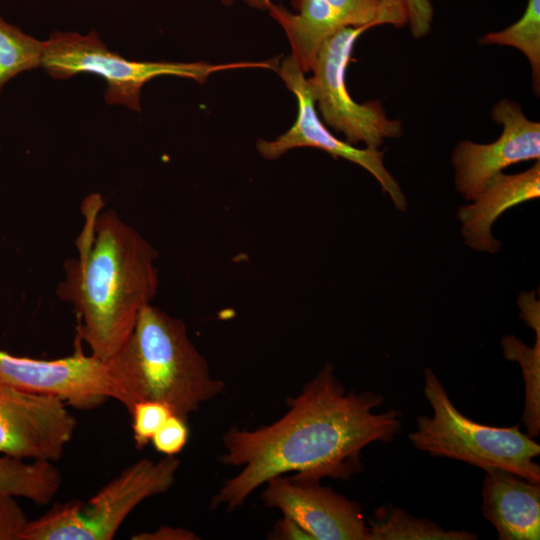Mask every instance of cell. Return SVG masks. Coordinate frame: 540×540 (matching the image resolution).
I'll list each match as a JSON object with an SVG mask.
<instances>
[{"label":"cell","mask_w":540,"mask_h":540,"mask_svg":"<svg viewBox=\"0 0 540 540\" xmlns=\"http://www.w3.org/2000/svg\"><path fill=\"white\" fill-rule=\"evenodd\" d=\"M383 402L376 392H346L327 363L287 401L289 409L279 420L255 430L233 427L224 435L220 462L242 470L223 483L212 509H236L259 486L290 472L308 481H347L361 473L362 450L373 442H392L402 429L400 411L373 412Z\"/></svg>","instance_id":"cell-1"},{"label":"cell","mask_w":540,"mask_h":540,"mask_svg":"<svg viewBox=\"0 0 540 540\" xmlns=\"http://www.w3.org/2000/svg\"><path fill=\"white\" fill-rule=\"evenodd\" d=\"M88 201L79 256L67 263L58 295L73 305L79 334L92 355L107 360L122 347L157 292V253L115 212L97 214L99 197Z\"/></svg>","instance_id":"cell-2"},{"label":"cell","mask_w":540,"mask_h":540,"mask_svg":"<svg viewBox=\"0 0 540 540\" xmlns=\"http://www.w3.org/2000/svg\"><path fill=\"white\" fill-rule=\"evenodd\" d=\"M118 400L130 412L141 401L165 404L186 419L224 390L188 337L183 321L146 305L122 347L107 359Z\"/></svg>","instance_id":"cell-3"},{"label":"cell","mask_w":540,"mask_h":540,"mask_svg":"<svg viewBox=\"0 0 540 540\" xmlns=\"http://www.w3.org/2000/svg\"><path fill=\"white\" fill-rule=\"evenodd\" d=\"M424 395L433 415H420L408 434L418 450L434 457L463 461L485 471L502 469L540 484V466L534 458L540 445L519 429L481 424L462 414L435 373L424 371Z\"/></svg>","instance_id":"cell-4"},{"label":"cell","mask_w":540,"mask_h":540,"mask_svg":"<svg viewBox=\"0 0 540 540\" xmlns=\"http://www.w3.org/2000/svg\"><path fill=\"white\" fill-rule=\"evenodd\" d=\"M277 65L276 59L222 64L128 60L109 50L95 30L85 35L54 32L45 40L41 62V67L55 79H67L79 73L102 77L106 81L107 103L138 112L143 86L156 77L176 76L204 84L216 72L242 68L275 70Z\"/></svg>","instance_id":"cell-5"},{"label":"cell","mask_w":540,"mask_h":540,"mask_svg":"<svg viewBox=\"0 0 540 540\" xmlns=\"http://www.w3.org/2000/svg\"><path fill=\"white\" fill-rule=\"evenodd\" d=\"M179 466L174 456L157 462L141 459L87 503L73 500L56 504L41 517L29 520L24 540H110L137 505L171 488Z\"/></svg>","instance_id":"cell-6"},{"label":"cell","mask_w":540,"mask_h":540,"mask_svg":"<svg viewBox=\"0 0 540 540\" xmlns=\"http://www.w3.org/2000/svg\"><path fill=\"white\" fill-rule=\"evenodd\" d=\"M370 28L346 27L330 37L320 48L307 81L325 125L352 145L362 142L366 148L378 149L385 138L402 135L401 121L388 118L379 100L354 101L345 80L354 45Z\"/></svg>","instance_id":"cell-7"},{"label":"cell","mask_w":540,"mask_h":540,"mask_svg":"<svg viewBox=\"0 0 540 540\" xmlns=\"http://www.w3.org/2000/svg\"><path fill=\"white\" fill-rule=\"evenodd\" d=\"M285 86L297 100V117L293 125L273 140L260 139L256 148L260 155L268 160H275L286 152L310 147L323 150L334 158H343L367 170L387 193L394 206L400 210L407 209V199L399 184L384 165V152L378 149H360L338 139L320 120L315 101L305 77L296 61L289 55L276 69Z\"/></svg>","instance_id":"cell-8"},{"label":"cell","mask_w":540,"mask_h":540,"mask_svg":"<svg viewBox=\"0 0 540 540\" xmlns=\"http://www.w3.org/2000/svg\"><path fill=\"white\" fill-rule=\"evenodd\" d=\"M0 380L27 392L57 397L81 410L119 396L107 360L81 352L40 360L0 350Z\"/></svg>","instance_id":"cell-9"},{"label":"cell","mask_w":540,"mask_h":540,"mask_svg":"<svg viewBox=\"0 0 540 540\" xmlns=\"http://www.w3.org/2000/svg\"><path fill=\"white\" fill-rule=\"evenodd\" d=\"M77 427L65 402L0 380V454L32 460L61 458Z\"/></svg>","instance_id":"cell-10"},{"label":"cell","mask_w":540,"mask_h":540,"mask_svg":"<svg viewBox=\"0 0 540 540\" xmlns=\"http://www.w3.org/2000/svg\"><path fill=\"white\" fill-rule=\"evenodd\" d=\"M492 118L503 127L497 140L488 144L462 140L452 154L455 187L466 200H473L508 166L540 159V123L528 119L518 103L498 101Z\"/></svg>","instance_id":"cell-11"},{"label":"cell","mask_w":540,"mask_h":540,"mask_svg":"<svg viewBox=\"0 0 540 540\" xmlns=\"http://www.w3.org/2000/svg\"><path fill=\"white\" fill-rule=\"evenodd\" d=\"M261 498L307 532L312 540H369V530L358 502L320 481L276 476L266 483Z\"/></svg>","instance_id":"cell-12"},{"label":"cell","mask_w":540,"mask_h":540,"mask_svg":"<svg viewBox=\"0 0 540 540\" xmlns=\"http://www.w3.org/2000/svg\"><path fill=\"white\" fill-rule=\"evenodd\" d=\"M291 12L271 0L266 11L282 27L290 56L303 73L312 70L322 45L346 27L378 26L380 0H291Z\"/></svg>","instance_id":"cell-13"},{"label":"cell","mask_w":540,"mask_h":540,"mask_svg":"<svg viewBox=\"0 0 540 540\" xmlns=\"http://www.w3.org/2000/svg\"><path fill=\"white\" fill-rule=\"evenodd\" d=\"M539 196V160L521 173L495 175L470 204L457 211L466 245L477 251L496 253L500 242L491 232L494 222L508 209Z\"/></svg>","instance_id":"cell-14"},{"label":"cell","mask_w":540,"mask_h":540,"mask_svg":"<svg viewBox=\"0 0 540 540\" xmlns=\"http://www.w3.org/2000/svg\"><path fill=\"white\" fill-rule=\"evenodd\" d=\"M483 516L499 540L540 539V485L502 469L486 471L482 486Z\"/></svg>","instance_id":"cell-15"},{"label":"cell","mask_w":540,"mask_h":540,"mask_svg":"<svg viewBox=\"0 0 540 540\" xmlns=\"http://www.w3.org/2000/svg\"><path fill=\"white\" fill-rule=\"evenodd\" d=\"M369 540H476L467 530H445L437 523L416 518L404 509L385 504L367 522Z\"/></svg>","instance_id":"cell-16"},{"label":"cell","mask_w":540,"mask_h":540,"mask_svg":"<svg viewBox=\"0 0 540 540\" xmlns=\"http://www.w3.org/2000/svg\"><path fill=\"white\" fill-rule=\"evenodd\" d=\"M481 45L510 46L520 50L532 70L533 91L540 92V0H528L521 18L500 31L489 32L479 39Z\"/></svg>","instance_id":"cell-17"},{"label":"cell","mask_w":540,"mask_h":540,"mask_svg":"<svg viewBox=\"0 0 540 540\" xmlns=\"http://www.w3.org/2000/svg\"><path fill=\"white\" fill-rule=\"evenodd\" d=\"M533 347L526 346L515 336L502 338L503 355L507 360L518 362L525 382V406L522 421L530 438L540 434V329Z\"/></svg>","instance_id":"cell-18"},{"label":"cell","mask_w":540,"mask_h":540,"mask_svg":"<svg viewBox=\"0 0 540 540\" xmlns=\"http://www.w3.org/2000/svg\"><path fill=\"white\" fill-rule=\"evenodd\" d=\"M44 44L0 16V92L16 75L41 67Z\"/></svg>","instance_id":"cell-19"},{"label":"cell","mask_w":540,"mask_h":540,"mask_svg":"<svg viewBox=\"0 0 540 540\" xmlns=\"http://www.w3.org/2000/svg\"><path fill=\"white\" fill-rule=\"evenodd\" d=\"M48 484V469L42 461L26 463L24 459L0 456V496L38 502L44 497Z\"/></svg>","instance_id":"cell-20"},{"label":"cell","mask_w":540,"mask_h":540,"mask_svg":"<svg viewBox=\"0 0 540 540\" xmlns=\"http://www.w3.org/2000/svg\"><path fill=\"white\" fill-rule=\"evenodd\" d=\"M433 15L430 0H380L377 24L396 27L409 24L412 35L418 39L430 31Z\"/></svg>","instance_id":"cell-21"},{"label":"cell","mask_w":540,"mask_h":540,"mask_svg":"<svg viewBox=\"0 0 540 540\" xmlns=\"http://www.w3.org/2000/svg\"><path fill=\"white\" fill-rule=\"evenodd\" d=\"M133 438L138 449H143L166 419L173 414L168 406L156 401H141L130 410Z\"/></svg>","instance_id":"cell-22"},{"label":"cell","mask_w":540,"mask_h":540,"mask_svg":"<svg viewBox=\"0 0 540 540\" xmlns=\"http://www.w3.org/2000/svg\"><path fill=\"white\" fill-rule=\"evenodd\" d=\"M189 438L187 420L171 414L153 435L151 442L156 451L165 456H175Z\"/></svg>","instance_id":"cell-23"},{"label":"cell","mask_w":540,"mask_h":540,"mask_svg":"<svg viewBox=\"0 0 540 540\" xmlns=\"http://www.w3.org/2000/svg\"><path fill=\"white\" fill-rule=\"evenodd\" d=\"M29 520L11 496H0V540H24Z\"/></svg>","instance_id":"cell-24"},{"label":"cell","mask_w":540,"mask_h":540,"mask_svg":"<svg viewBox=\"0 0 540 540\" xmlns=\"http://www.w3.org/2000/svg\"><path fill=\"white\" fill-rule=\"evenodd\" d=\"M135 540H195L198 537L185 528L160 527L153 532H143L131 537Z\"/></svg>","instance_id":"cell-25"},{"label":"cell","mask_w":540,"mask_h":540,"mask_svg":"<svg viewBox=\"0 0 540 540\" xmlns=\"http://www.w3.org/2000/svg\"><path fill=\"white\" fill-rule=\"evenodd\" d=\"M273 538L286 540H312L311 536L305 532L298 524L290 518L283 516L274 528Z\"/></svg>","instance_id":"cell-26"},{"label":"cell","mask_w":540,"mask_h":540,"mask_svg":"<svg viewBox=\"0 0 540 540\" xmlns=\"http://www.w3.org/2000/svg\"><path fill=\"white\" fill-rule=\"evenodd\" d=\"M248 6L258 9V10H265L267 9V5L270 2V0H243Z\"/></svg>","instance_id":"cell-27"},{"label":"cell","mask_w":540,"mask_h":540,"mask_svg":"<svg viewBox=\"0 0 540 540\" xmlns=\"http://www.w3.org/2000/svg\"><path fill=\"white\" fill-rule=\"evenodd\" d=\"M219 1L225 6H231L235 2V0H219Z\"/></svg>","instance_id":"cell-28"}]
</instances>
